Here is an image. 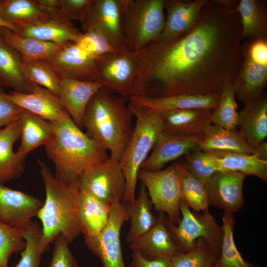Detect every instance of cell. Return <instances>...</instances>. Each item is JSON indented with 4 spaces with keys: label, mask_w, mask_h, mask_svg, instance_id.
<instances>
[{
    "label": "cell",
    "mask_w": 267,
    "mask_h": 267,
    "mask_svg": "<svg viewBox=\"0 0 267 267\" xmlns=\"http://www.w3.org/2000/svg\"><path fill=\"white\" fill-rule=\"evenodd\" d=\"M0 34L3 40L19 53L23 65L38 60H46L62 46L22 36L6 27L0 28Z\"/></svg>",
    "instance_id": "obj_29"
},
{
    "label": "cell",
    "mask_w": 267,
    "mask_h": 267,
    "mask_svg": "<svg viewBox=\"0 0 267 267\" xmlns=\"http://www.w3.org/2000/svg\"><path fill=\"white\" fill-rule=\"evenodd\" d=\"M61 103L74 123L83 128V119L86 107L93 95L103 85L97 81H85L71 79L59 81Z\"/></svg>",
    "instance_id": "obj_21"
},
{
    "label": "cell",
    "mask_w": 267,
    "mask_h": 267,
    "mask_svg": "<svg viewBox=\"0 0 267 267\" xmlns=\"http://www.w3.org/2000/svg\"><path fill=\"white\" fill-rule=\"evenodd\" d=\"M43 204L35 196L0 183V221L11 226L26 227Z\"/></svg>",
    "instance_id": "obj_14"
},
{
    "label": "cell",
    "mask_w": 267,
    "mask_h": 267,
    "mask_svg": "<svg viewBox=\"0 0 267 267\" xmlns=\"http://www.w3.org/2000/svg\"><path fill=\"white\" fill-rule=\"evenodd\" d=\"M45 198L37 217L41 221L40 246L44 253L61 235L70 244L81 233L78 214L79 181L68 183L56 178L42 160H37Z\"/></svg>",
    "instance_id": "obj_2"
},
{
    "label": "cell",
    "mask_w": 267,
    "mask_h": 267,
    "mask_svg": "<svg viewBox=\"0 0 267 267\" xmlns=\"http://www.w3.org/2000/svg\"><path fill=\"white\" fill-rule=\"evenodd\" d=\"M236 10L243 39H267V0H239Z\"/></svg>",
    "instance_id": "obj_31"
},
{
    "label": "cell",
    "mask_w": 267,
    "mask_h": 267,
    "mask_svg": "<svg viewBox=\"0 0 267 267\" xmlns=\"http://www.w3.org/2000/svg\"><path fill=\"white\" fill-rule=\"evenodd\" d=\"M16 33L61 45L75 43L82 34L72 22L58 17L54 11L48 18L17 27Z\"/></svg>",
    "instance_id": "obj_23"
},
{
    "label": "cell",
    "mask_w": 267,
    "mask_h": 267,
    "mask_svg": "<svg viewBox=\"0 0 267 267\" xmlns=\"http://www.w3.org/2000/svg\"><path fill=\"white\" fill-rule=\"evenodd\" d=\"M21 110L4 92L0 93V131L16 119Z\"/></svg>",
    "instance_id": "obj_47"
},
{
    "label": "cell",
    "mask_w": 267,
    "mask_h": 267,
    "mask_svg": "<svg viewBox=\"0 0 267 267\" xmlns=\"http://www.w3.org/2000/svg\"><path fill=\"white\" fill-rule=\"evenodd\" d=\"M181 199L195 212L208 210L210 205L207 186L178 162Z\"/></svg>",
    "instance_id": "obj_37"
},
{
    "label": "cell",
    "mask_w": 267,
    "mask_h": 267,
    "mask_svg": "<svg viewBox=\"0 0 267 267\" xmlns=\"http://www.w3.org/2000/svg\"><path fill=\"white\" fill-rule=\"evenodd\" d=\"M183 156V163L187 169L207 186L212 176L218 171L211 154L195 149Z\"/></svg>",
    "instance_id": "obj_42"
},
{
    "label": "cell",
    "mask_w": 267,
    "mask_h": 267,
    "mask_svg": "<svg viewBox=\"0 0 267 267\" xmlns=\"http://www.w3.org/2000/svg\"><path fill=\"white\" fill-rule=\"evenodd\" d=\"M201 138L176 135L163 131L141 169L147 171L162 169L167 163L197 149Z\"/></svg>",
    "instance_id": "obj_19"
},
{
    "label": "cell",
    "mask_w": 267,
    "mask_h": 267,
    "mask_svg": "<svg viewBox=\"0 0 267 267\" xmlns=\"http://www.w3.org/2000/svg\"><path fill=\"white\" fill-rule=\"evenodd\" d=\"M222 220L220 252L215 267H254L243 258L235 243L233 213L224 211Z\"/></svg>",
    "instance_id": "obj_36"
},
{
    "label": "cell",
    "mask_w": 267,
    "mask_h": 267,
    "mask_svg": "<svg viewBox=\"0 0 267 267\" xmlns=\"http://www.w3.org/2000/svg\"><path fill=\"white\" fill-rule=\"evenodd\" d=\"M35 1L42 7L55 10L59 7L60 0H34Z\"/></svg>",
    "instance_id": "obj_50"
},
{
    "label": "cell",
    "mask_w": 267,
    "mask_h": 267,
    "mask_svg": "<svg viewBox=\"0 0 267 267\" xmlns=\"http://www.w3.org/2000/svg\"><path fill=\"white\" fill-rule=\"evenodd\" d=\"M54 10L41 6L34 0H0V15L16 27L51 16Z\"/></svg>",
    "instance_id": "obj_32"
},
{
    "label": "cell",
    "mask_w": 267,
    "mask_h": 267,
    "mask_svg": "<svg viewBox=\"0 0 267 267\" xmlns=\"http://www.w3.org/2000/svg\"><path fill=\"white\" fill-rule=\"evenodd\" d=\"M130 226L126 240L129 244L150 230L156 223L157 217L152 212V203L146 189L141 183L138 195L130 204H126Z\"/></svg>",
    "instance_id": "obj_33"
},
{
    "label": "cell",
    "mask_w": 267,
    "mask_h": 267,
    "mask_svg": "<svg viewBox=\"0 0 267 267\" xmlns=\"http://www.w3.org/2000/svg\"><path fill=\"white\" fill-rule=\"evenodd\" d=\"M232 81H226L221 91L219 103L212 111V125L230 130H236L238 124L237 104Z\"/></svg>",
    "instance_id": "obj_38"
},
{
    "label": "cell",
    "mask_w": 267,
    "mask_h": 267,
    "mask_svg": "<svg viewBox=\"0 0 267 267\" xmlns=\"http://www.w3.org/2000/svg\"><path fill=\"white\" fill-rule=\"evenodd\" d=\"M160 112L163 131L173 135L202 137L212 125L210 110L171 109Z\"/></svg>",
    "instance_id": "obj_20"
},
{
    "label": "cell",
    "mask_w": 267,
    "mask_h": 267,
    "mask_svg": "<svg viewBox=\"0 0 267 267\" xmlns=\"http://www.w3.org/2000/svg\"><path fill=\"white\" fill-rule=\"evenodd\" d=\"M20 144L16 152L22 159L36 148L46 145L52 138L54 129L51 122L26 110L17 117Z\"/></svg>",
    "instance_id": "obj_26"
},
{
    "label": "cell",
    "mask_w": 267,
    "mask_h": 267,
    "mask_svg": "<svg viewBox=\"0 0 267 267\" xmlns=\"http://www.w3.org/2000/svg\"><path fill=\"white\" fill-rule=\"evenodd\" d=\"M80 189L86 190L110 206L122 202L126 190L120 162L109 156L86 169L79 178Z\"/></svg>",
    "instance_id": "obj_9"
},
{
    "label": "cell",
    "mask_w": 267,
    "mask_h": 267,
    "mask_svg": "<svg viewBox=\"0 0 267 267\" xmlns=\"http://www.w3.org/2000/svg\"><path fill=\"white\" fill-rule=\"evenodd\" d=\"M54 134L44 146L48 158L55 168V177L71 183L92 165L107 159L108 152L90 138L70 118L51 122Z\"/></svg>",
    "instance_id": "obj_4"
},
{
    "label": "cell",
    "mask_w": 267,
    "mask_h": 267,
    "mask_svg": "<svg viewBox=\"0 0 267 267\" xmlns=\"http://www.w3.org/2000/svg\"><path fill=\"white\" fill-rule=\"evenodd\" d=\"M123 0H91L80 22L83 29L96 31L102 34L119 52H130L124 39L122 18Z\"/></svg>",
    "instance_id": "obj_10"
},
{
    "label": "cell",
    "mask_w": 267,
    "mask_h": 267,
    "mask_svg": "<svg viewBox=\"0 0 267 267\" xmlns=\"http://www.w3.org/2000/svg\"><path fill=\"white\" fill-rule=\"evenodd\" d=\"M246 176L241 173L218 171L207 187L210 204L232 213L244 205L243 184Z\"/></svg>",
    "instance_id": "obj_15"
},
{
    "label": "cell",
    "mask_w": 267,
    "mask_h": 267,
    "mask_svg": "<svg viewBox=\"0 0 267 267\" xmlns=\"http://www.w3.org/2000/svg\"><path fill=\"white\" fill-rule=\"evenodd\" d=\"M197 149L207 152H230L253 154L254 148L238 130H230L212 125L202 137Z\"/></svg>",
    "instance_id": "obj_30"
},
{
    "label": "cell",
    "mask_w": 267,
    "mask_h": 267,
    "mask_svg": "<svg viewBox=\"0 0 267 267\" xmlns=\"http://www.w3.org/2000/svg\"><path fill=\"white\" fill-rule=\"evenodd\" d=\"M242 56V64L232 83L235 96L245 104L265 91L267 85V63Z\"/></svg>",
    "instance_id": "obj_25"
},
{
    "label": "cell",
    "mask_w": 267,
    "mask_h": 267,
    "mask_svg": "<svg viewBox=\"0 0 267 267\" xmlns=\"http://www.w3.org/2000/svg\"><path fill=\"white\" fill-rule=\"evenodd\" d=\"M42 228L35 222L22 231L26 246L21 252V258L14 267H39L43 254L40 246Z\"/></svg>",
    "instance_id": "obj_41"
},
{
    "label": "cell",
    "mask_w": 267,
    "mask_h": 267,
    "mask_svg": "<svg viewBox=\"0 0 267 267\" xmlns=\"http://www.w3.org/2000/svg\"><path fill=\"white\" fill-rule=\"evenodd\" d=\"M138 179L145 186L155 210L167 214L172 223L178 224L181 199L178 162L158 171L140 169Z\"/></svg>",
    "instance_id": "obj_7"
},
{
    "label": "cell",
    "mask_w": 267,
    "mask_h": 267,
    "mask_svg": "<svg viewBox=\"0 0 267 267\" xmlns=\"http://www.w3.org/2000/svg\"><path fill=\"white\" fill-rule=\"evenodd\" d=\"M253 155L260 160L267 161V141L265 140L255 147Z\"/></svg>",
    "instance_id": "obj_49"
},
{
    "label": "cell",
    "mask_w": 267,
    "mask_h": 267,
    "mask_svg": "<svg viewBox=\"0 0 267 267\" xmlns=\"http://www.w3.org/2000/svg\"><path fill=\"white\" fill-rule=\"evenodd\" d=\"M156 224L148 231L130 244L132 251L148 260L171 258L181 253L173 237L168 218L159 212Z\"/></svg>",
    "instance_id": "obj_17"
},
{
    "label": "cell",
    "mask_w": 267,
    "mask_h": 267,
    "mask_svg": "<svg viewBox=\"0 0 267 267\" xmlns=\"http://www.w3.org/2000/svg\"><path fill=\"white\" fill-rule=\"evenodd\" d=\"M30 86L31 92L21 93L13 90L5 94L21 109L50 122L65 121L71 118L58 96L43 87L35 85Z\"/></svg>",
    "instance_id": "obj_16"
},
{
    "label": "cell",
    "mask_w": 267,
    "mask_h": 267,
    "mask_svg": "<svg viewBox=\"0 0 267 267\" xmlns=\"http://www.w3.org/2000/svg\"><path fill=\"white\" fill-rule=\"evenodd\" d=\"M22 62L19 53L2 39L0 34V84L21 93L31 92V86L22 73Z\"/></svg>",
    "instance_id": "obj_35"
},
{
    "label": "cell",
    "mask_w": 267,
    "mask_h": 267,
    "mask_svg": "<svg viewBox=\"0 0 267 267\" xmlns=\"http://www.w3.org/2000/svg\"><path fill=\"white\" fill-rule=\"evenodd\" d=\"M22 73L29 85L43 87L59 97L60 79L45 60H38L23 65Z\"/></svg>",
    "instance_id": "obj_40"
},
{
    "label": "cell",
    "mask_w": 267,
    "mask_h": 267,
    "mask_svg": "<svg viewBox=\"0 0 267 267\" xmlns=\"http://www.w3.org/2000/svg\"><path fill=\"white\" fill-rule=\"evenodd\" d=\"M75 43L88 53L97 58L116 51L102 34L93 30H89L82 33Z\"/></svg>",
    "instance_id": "obj_44"
},
{
    "label": "cell",
    "mask_w": 267,
    "mask_h": 267,
    "mask_svg": "<svg viewBox=\"0 0 267 267\" xmlns=\"http://www.w3.org/2000/svg\"><path fill=\"white\" fill-rule=\"evenodd\" d=\"M22 231L0 221V267H8V262L11 255L25 248Z\"/></svg>",
    "instance_id": "obj_43"
},
{
    "label": "cell",
    "mask_w": 267,
    "mask_h": 267,
    "mask_svg": "<svg viewBox=\"0 0 267 267\" xmlns=\"http://www.w3.org/2000/svg\"><path fill=\"white\" fill-rule=\"evenodd\" d=\"M218 257L208 243L200 238L191 250L170 258L169 267H215Z\"/></svg>",
    "instance_id": "obj_39"
},
{
    "label": "cell",
    "mask_w": 267,
    "mask_h": 267,
    "mask_svg": "<svg viewBox=\"0 0 267 267\" xmlns=\"http://www.w3.org/2000/svg\"><path fill=\"white\" fill-rule=\"evenodd\" d=\"M243 40L236 8L207 0L189 31L159 37L134 53L137 74L131 96L221 93L242 64Z\"/></svg>",
    "instance_id": "obj_1"
},
{
    "label": "cell",
    "mask_w": 267,
    "mask_h": 267,
    "mask_svg": "<svg viewBox=\"0 0 267 267\" xmlns=\"http://www.w3.org/2000/svg\"><path fill=\"white\" fill-rule=\"evenodd\" d=\"M0 27L8 28L15 32H16L17 29L16 27L9 24V23H7L4 20H3L0 15Z\"/></svg>",
    "instance_id": "obj_51"
},
{
    "label": "cell",
    "mask_w": 267,
    "mask_h": 267,
    "mask_svg": "<svg viewBox=\"0 0 267 267\" xmlns=\"http://www.w3.org/2000/svg\"><path fill=\"white\" fill-rule=\"evenodd\" d=\"M54 248L49 267H78L65 238L58 235L54 239Z\"/></svg>",
    "instance_id": "obj_46"
},
{
    "label": "cell",
    "mask_w": 267,
    "mask_h": 267,
    "mask_svg": "<svg viewBox=\"0 0 267 267\" xmlns=\"http://www.w3.org/2000/svg\"><path fill=\"white\" fill-rule=\"evenodd\" d=\"M238 132L253 148L267 137V96L264 91L238 112Z\"/></svg>",
    "instance_id": "obj_24"
},
{
    "label": "cell",
    "mask_w": 267,
    "mask_h": 267,
    "mask_svg": "<svg viewBox=\"0 0 267 267\" xmlns=\"http://www.w3.org/2000/svg\"><path fill=\"white\" fill-rule=\"evenodd\" d=\"M180 219L178 225L170 222V226L175 242L181 253L186 252L196 245L197 240L204 239L219 256L222 228L208 210L192 212L185 202L179 203Z\"/></svg>",
    "instance_id": "obj_8"
},
{
    "label": "cell",
    "mask_w": 267,
    "mask_h": 267,
    "mask_svg": "<svg viewBox=\"0 0 267 267\" xmlns=\"http://www.w3.org/2000/svg\"><path fill=\"white\" fill-rule=\"evenodd\" d=\"M98 59L71 43L62 45L45 61L60 79L97 81Z\"/></svg>",
    "instance_id": "obj_13"
},
{
    "label": "cell",
    "mask_w": 267,
    "mask_h": 267,
    "mask_svg": "<svg viewBox=\"0 0 267 267\" xmlns=\"http://www.w3.org/2000/svg\"><path fill=\"white\" fill-rule=\"evenodd\" d=\"M3 87L0 84V93H3Z\"/></svg>",
    "instance_id": "obj_52"
},
{
    "label": "cell",
    "mask_w": 267,
    "mask_h": 267,
    "mask_svg": "<svg viewBox=\"0 0 267 267\" xmlns=\"http://www.w3.org/2000/svg\"><path fill=\"white\" fill-rule=\"evenodd\" d=\"M164 3L165 0H123L122 33L130 52H137L161 36Z\"/></svg>",
    "instance_id": "obj_6"
},
{
    "label": "cell",
    "mask_w": 267,
    "mask_h": 267,
    "mask_svg": "<svg viewBox=\"0 0 267 267\" xmlns=\"http://www.w3.org/2000/svg\"><path fill=\"white\" fill-rule=\"evenodd\" d=\"M132 251V261L129 267H169L170 258L148 260L138 252Z\"/></svg>",
    "instance_id": "obj_48"
},
{
    "label": "cell",
    "mask_w": 267,
    "mask_h": 267,
    "mask_svg": "<svg viewBox=\"0 0 267 267\" xmlns=\"http://www.w3.org/2000/svg\"><path fill=\"white\" fill-rule=\"evenodd\" d=\"M91 0H60L58 9L54 14L65 20H82Z\"/></svg>",
    "instance_id": "obj_45"
},
{
    "label": "cell",
    "mask_w": 267,
    "mask_h": 267,
    "mask_svg": "<svg viewBox=\"0 0 267 267\" xmlns=\"http://www.w3.org/2000/svg\"><path fill=\"white\" fill-rule=\"evenodd\" d=\"M127 100L102 87L89 101L83 119L85 133L120 162L134 126Z\"/></svg>",
    "instance_id": "obj_3"
},
{
    "label": "cell",
    "mask_w": 267,
    "mask_h": 267,
    "mask_svg": "<svg viewBox=\"0 0 267 267\" xmlns=\"http://www.w3.org/2000/svg\"><path fill=\"white\" fill-rule=\"evenodd\" d=\"M19 138L17 118L0 131V184L19 178L25 171L24 159L13 151L14 143Z\"/></svg>",
    "instance_id": "obj_28"
},
{
    "label": "cell",
    "mask_w": 267,
    "mask_h": 267,
    "mask_svg": "<svg viewBox=\"0 0 267 267\" xmlns=\"http://www.w3.org/2000/svg\"><path fill=\"white\" fill-rule=\"evenodd\" d=\"M111 206L89 192L80 189L78 214L85 239L98 236L108 222Z\"/></svg>",
    "instance_id": "obj_27"
},
{
    "label": "cell",
    "mask_w": 267,
    "mask_h": 267,
    "mask_svg": "<svg viewBox=\"0 0 267 267\" xmlns=\"http://www.w3.org/2000/svg\"><path fill=\"white\" fill-rule=\"evenodd\" d=\"M136 74L134 53L115 51L98 58L97 81L126 99L132 94Z\"/></svg>",
    "instance_id": "obj_12"
},
{
    "label": "cell",
    "mask_w": 267,
    "mask_h": 267,
    "mask_svg": "<svg viewBox=\"0 0 267 267\" xmlns=\"http://www.w3.org/2000/svg\"><path fill=\"white\" fill-rule=\"evenodd\" d=\"M215 162L217 171L241 173L246 176H254L267 180V161L257 158L253 154L230 152H209Z\"/></svg>",
    "instance_id": "obj_34"
},
{
    "label": "cell",
    "mask_w": 267,
    "mask_h": 267,
    "mask_svg": "<svg viewBox=\"0 0 267 267\" xmlns=\"http://www.w3.org/2000/svg\"><path fill=\"white\" fill-rule=\"evenodd\" d=\"M128 104L135 122L120 161L126 182L122 203L126 204H130L134 201L139 171L163 132L160 112L130 102Z\"/></svg>",
    "instance_id": "obj_5"
},
{
    "label": "cell",
    "mask_w": 267,
    "mask_h": 267,
    "mask_svg": "<svg viewBox=\"0 0 267 267\" xmlns=\"http://www.w3.org/2000/svg\"><path fill=\"white\" fill-rule=\"evenodd\" d=\"M220 94L207 95L180 94L165 97L134 95L129 102L159 112L171 109H215L219 102Z\"/></svg>",
    "instance_id": "obj_22"
},
{
    "label": "cell",
    "mask_w": 267,
    "mask_h": 267,
    "mask_svg": "<svg viewBox=\"0 0 267 267\" xmlns=\"http://www.w3.org/2000/svg\"><path fill=\"white\" fill-rule=\"evenodd\" d=\"M128 221L126 204L120 203L111 206L109 219L96 237L85 239L89 249L100 259L103 267H126L123 256L120 232Z\"/></svg>",
    "instance_id": "obj_11"
},
{
    "label": "cell",
    "mask_w": 267,
    "mask_h": 267,
    "mask_svg": "<svg viewBox=\"0 0 267 267\" xmlns=\"http://www.w3.org/2000/svg\"><path fill=\"white\" fill-rule=\"evenodd\" d=\"M207 0H165L166 12L160 38L173 39L189 31L197 23Z\"/></svg>",
    "instance_id": "obj_18"
}]
</instances>
